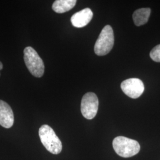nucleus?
<instances>
[{"mask_svg":"<svg viewBox=\"0 0 160 160\" xmlns=\"http://www.w3.org/2000/svg\"><path fill=\"white\" fill-rule=\"evenodd\" d=\"M113 30L109 25L104 26L94 45V52L98 56L109 53L114 45Z\"/></svg>","mask_w":160,"mask_h":160,"instance_id":"nucleus-4","label":"nucleus"},{"mask_svg":"<svg viewBox=\"0 0 160 160\" xmlns=\"http://www.w3.org/2000/svg\"><path fill=\"white\" fill-rule=\"evenodd\" d=\"M121 89L123 92L132 98H137L144 92L143 82L138 78H129L121 83Z\"/></svg>","mask_w":160,"mask_h":160,"instance_id":"nucleus-6","label":"nucleus"},{"mask_svg":"<svg viewBox=\"0 0 160 160\" xmlns=\"http://www.w3.org/2000/svg\"><path fill=\"white\" fill-rule=\"evenodd\" d=\"M151 14V9L143 8L136 10L133 14V20L137 26H141L148 22Z\"/></svg>","mask_w":160,"mask_h":160,"instance_id":"nucleus-10","label":"nucleus"},{"mask_svg":"<svg viewBox=\"0 0 160 160\" xmlns=\"http://www.w3.org/2000/svg\"><path fill=\"white\" fill-rule=\"evenodd\" d=\"M113 147L116 154L123 158L133 157L140 151L138 142L125 137L115 138L113 141Z\"/></svg>","mask_w":160,"mask_h":160,"instance_id":"nucleus-2","label":"nucleus"},{"mask_svg":"<svg viewBox=\"0 0 160 160\" xmlns=\"http://www.w3.org/2000/svg\"><path fill=\"white\" fill-rule=\"evenodd\" d=\"M150 57L157 62H160V45L154 47L150 52Z\"/></svg>","mask_w":160,"mask_h":160,"instance_id":"nucleus-11","label":"nucleus"},{"mask_svg":"<svg viewBox=\"0 0 160 160\" xmlns=\"http://www.w3.org/2000/svg\"><path fill=\"white\" fill-rule=\"evenodd\" d=\"M24 62L30 72L35 77H42L45 71V65L43 60L37 52L31 47H26L24 50Z\"/></svg>","mask_w":160,"mask_h":160,"instance_id":"nucleus-3","label":"nucleus"},{"mask_svg":"<svg viewBox=\"0 0 160 160\" xmlns=\"http://www.w3.org/2000/svg\"><path fill=\"white\" fill-rule=\"evenodd\" d=\"M14 113L11 107L0 100V125L5 128H10L14 124Z\"/></svg>","mask_w":160,"mask_h":160,"instance_id":"nucleus-7","label":"nucleus"},{"mask_svg":"<svg viewBox=\"0 0 160 160\" xmlns=\"http://www.w3.org/2000/svg\"><path fill=\"white\" fill-rule=\"evenodd\" d=\"M39 135L41 142L49 152L53 154H58L61 152L62 142L51 127L42 125L39 128Z\"/></svg>","mask_w":160,"mask_h":160,"instance_id":"nucleus-1","label":"nucleus"},{"mask_svg":"<svg viewBox=\"0 0 160 160\" xmlns=\"http://www.w3.org/2000/svg\"><path fill=\"white\" fill-rule=\"evenodd\" d=\"M98 109V100L96 94L87 92L83 96L81 103V111L87 119H92L97 114Z\"/></svg>","mask_w":160,"mask_h":160,"instance_id":"nucleus-5","label":"nucleus"},{"mask_svg":"<svg viewBox=\"0 0 160 160\" xmlns=\"http://www.w3.org/2000/svg\"><path fill=\"white\" fill-rule=\"evenodd\" d=\"M76 3L75 0H57L52 5V9L57 13H63L71 10Z\"/></svg>","mask_w":160,"mask_h":160,"instance_id":"nucleus-9","label":"nucleus"},{"mask_svg":"<svg viewBox=\"0 0 160 160\" xmlns=\"http://www.w3.org/2000/svg\"><path fill=\"white\" fill-rule=\"evenodd\" d=\"M93 13L90 8H86L81 11L75 13L71 18V22L73 26L81 28L87 26L92 20Z\"/></svg>","mask_w":160,"mask_h":160,"instance_id":"nucleus-8","label":"nucleus"},{"mask_svg":"<svg viewBox=\"0 0 160 160\" xmlns=\"http://www.w3.org/2000/svg\"><path fill=\"white\" fill-rule=\"evenodd\" d=\"M2 68H3V65H2V62L0 61V70H1Z\"/></svg>","mask_w":160,"mask_h":160,"instance_id":"nucleus-12","label":"nucleus"}]
</instances>
